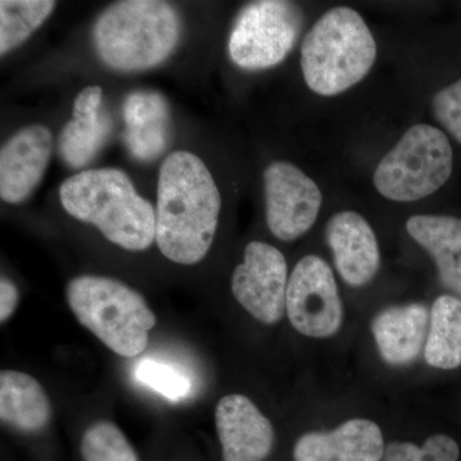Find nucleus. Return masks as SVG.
<instances>
[{
    "mask_svg": "<svg viewBox=\"0 0 461 461\" xmlns=\"http://www.w3.org/2000/svg\"><path fill=\"white\" fill-rule=\"evenodd\" d=\"M156 242L173 263L202 262L213 245L220 221V190L205 163L190 151H173L160 167Z\"/></svg>",
    "mask_w": 461,
    "mask_h": 461,
    "instance_id": "1",
    "label": "nucleus"
},
{
    "mask_svg": "<svg viewBox=\"0 0 461 461\" xmlns=\"http://www.w3.org/2000/svg\"><path fill=\"white\" fill-rule=\"evenodd\" d=\"M59 199L67 213L93 224L117 247L142 251L156 241V211L122 169L76 173L60 185Z\"/></svg>",
    "mask_w": 461,
    "mask_h": 461,
    "instance_id": "2",
    "label": "nucleus"
},
{
    "mask_svg": "<svg viewBox=\"0 0 461 461\" xmlns=\"http://www.w3.org/2000/svg\"><path fill=\"white\" fill-rule=\"evenodd\" d=\"M180 32V18L168 3L126 0L100 14L93 41L109 68L139 72L165 62L177 47Z\"/></svg>",
    "mask_w": 461,
    "mask_h": 461,
    "instance_id": "3",
    "label": "nucleus"
},
{
    "mask_svg": "<svg viewBox=\"0 0 461 461\" xmlns=\"http://www.w3.org/2000/svg\"><path fill=\"white\" fill-rule=\"evenodd\" d=\"M375 58L377 44L363 17L353 8L336 7L306 33L300 65L309 89L335 96L359 84Z\"/></svg>",
    "mask_w": 461,
    "mask_h": 461,
    "instance_id": "4",
    "label": "nucleus"
},
{
    "mask_svg": "<svg viewBox=\"0 0 461 461\" xmlns=\"http://www.w3.org/2000/svg\"><path fill=\"white\" fill-rule=\"evenodd\" d=\"M66 299L81 326L123 357L144 353L157 317L140 293L122 281L80 276L68 282Z\"/></svg>",
    "mask_w": 461,
    "mask_h": 461,
    "instance_id": "5",
    "label": "nucleus"
},
{
    "mask_svg": "<svg viewBox=\"0 0 461 461\" xmlns=\"http://www.w3.org/2000/svg\"><path fill=\"white\" fill-rule=\"evenodd\" d=\"M454 154L447 136L430 124H415L375 168V189L393 202L432 195L450 178Z\"/></svg>",
    "mask_w": 461,
    "mask_h": 461,
    "instance_id": "6",
    "label": "nucleus"
},
{
    "mask_svg": "<svg viewBox=\"0 0 461 461\" xmlns=\"http://www.w3.org/2000/svg\"><path fill=\"white\" fill-rule=\"evenodd\" d=\"M304 16L295 3L260 0L241 9L229 39L230 59L245 71L280 65L295 47Z\"/></svg>",
    "mask_w": 461,
    "mask_h": 461,
    "instance_id": "7",
    "label": "nucleus"
},
{
    "mask_svg": "<svg viewBox=\"0 0 461 461\" xmlns=\"http://www.w3.org/2000/svg\"><path fill=\"white\" fill-rule=\"evenodd\" d=\"M286 313L294 329L308 338L326 339L338 333L344 309L329 264L306 256L288 278Z\"/></svg>",
    "mask_w": 461,
    "mask_h": 461,
    "instance_id": "8",
    "label": "nucleus"
},
{
    "mask_svg": "<svg viewBox=\"0 0 461 461\" xmlns=\"http://www.w3.org/2000/svg\"><path fill=\"white\" fill-rule=\"evenodd\" d=\"M267 224L282 241H294L313 227L320 214L318 185L293 163L276 160L263 175Z\"/></svg>",
    "mask_w": 461,
    "mask_h": 461,
    "instance_id": "9",
    "label": "nucleus"
},
{
    "mask_svg": "<svg viewBox=\"0 0 461 461\" xmlns=\"http://www.w3.org/2000/svg\"><path fill=\"white\" fill-rule=\"evenodd\" d=\"M288 278L284 254L266 242L251 241L244 262L233 271L230 288L249 314L260 323L276 324L286 313Z\"/></svg>",
    "mask_w": 461,
    "mask_h": 461,
    "instance_id": "10",
    "label": "nucleus"
},
{
    "mask_svg": "<svg viewBox=\"0 0 461 461\" xmlns=\"http://www.w3.org/2000/svg\"><path fill=\"white\" fill-rule=\"evenodd\" d=\"M215 429L223 461H266L275 446V429L249 397L232 393L215 408Z\"/></svg>",
    "mask_w": 461,
    "mask_h": 461,
    "instance_id": "11",
    "label": "nucleus"
},
{
    "mask_svg": "<svg viewBox=\"0 0 461 461\" xmlns=\"http://www.w3.org/2000/svg\"><path fill=\"white\" fill-rule=\"evenodd\" d=\"M53 150L48 127L32 124L14 133L0 150V198L8 204L25 202L41 184Z\"/></svg>",
    "mask_w": 461,
    "mask_h": 461,
    "instance_id": "12",
    "label": "nucleus"
},
{
    "mask_svg": "<svg viewBox=\"0 0 461 461\" xmlns=\"http://www.w3.org/2000/svg\"><path fill=\"white\" fill-rule=\"evenodd\" d=\"M326 238L336 268L346 284L362 287L375 278L381 254L377 238L366 218L357 212H339L327 223Z\"/></svg>",
    "mask_w": 461,
    "mask_h": 461,
    "instance_id": "13",
    "label": "nucleus"
},
{
    "mask_svg": "<svg viewBox=\"0 0 461 461\" xmlns=\"http://www.w3.org/2000/svg\"><path fill=\"white\" fill-rule=\"evenodd\" d=\"M384 435L368 420H350L330 432H311L300 437L294 461H382Z\"/></svg>",
    "mask_w": 461,
    "mask_h": 461,
    "instance_id": "14",
    "label": "nucleus"
},
{
    "mask_svg": "<svg viewBox=\"0 0 461 461\" xmlns=\"http://www.w3.org/2000/svg\"><path fill=\"white\" fill-rule=\"evenodd\" d=\"M103 90L87 86L76 96L74 117L58 139V151L71 168H83L104 147L112 131V121L102 107Z\"/></svg>",
    "mask_w": 461,
    "mask_h": 461,
    "instance_id": "15",
    "label": "nucleus"
},
{
    "mask_svg": "<svg viewBox=\"0 0 461 461\" xmlns=\"http://www.w3.org/2000/svg\"><path fill=\"white\" fill-rule=\"evenodd\" d=\"M430 313L426 305L390 306L372 321L379 354L390 366H409L426 346Z\"/></svg>",
    "mask_w": 461,
    "mask_h": 461,
    "instance_id": "16",
    "label": "nucleus"
},
{
    "mask_svg": "<svg viewBox=\"0 0 461 461\" xmlns=\"http://www.w3.org/2000/svg\"><path fill=\"white\" fill-rule=\"evenodd\" d=\"M124 141L132 157L154 160L168 142L169 109L166 99L151 91H138L123 104Z\"/></svg>",
    "mask_w": 461,
    "mask_h": 461,
    "instance_id": "17",
    "label": "nucleus"
},
{
    "mask_svg": "<svg viewBox=\"0 0 461 461\" xmlns=\"http://www.w3.org/2000/svg\"><path fill=\"white\" fill-rule=\"evenodd\" d=\"M406 230L435 259L442 284L461 296V220L451 215H414Z\"/></svg>",
    "mask_w": 461,
    "mask_h": 461,
    "instance_id": "18",
    "label": "nucleus"
},
{
    "mask_svg": "<svg viewBox=\"0 0 461 461\" xmlns=\"http://www.w3.org/2000/svg\"><path fill=\"white\" fill-rule=\"evenodd\" d=\"M0 420L23 433H39L51 420V403L32 375L18 371L0 373Z\"/></svg>",
    "mask_w": 461,
    "mask_h": 461,
    "instance_id": "19",
    "label": "nucleus"
},
{
    "mask_svg": "<svg viewBox=\"0 0 461 461\" xmlns=\"http://www.w3.org/2000/svg\"><path fill=\"white\" fill-rule=\"evenodd\" d=\"M424 357L433 368L445 371L461 366V300L457 297L442 295L433 303Z\"/></svg>",
    "mask_w": 461,
    "mask_h": 461,
    "instance_id": "20",
    "label": "nucleus"
},
{
    "mask_svg": "<svg viewBox=\"0 0 461 461\" xmlns=\"http://www.w3.org/2000/svg\"><path fill=\"white\" fill-rule=\"evenodd\" d=\"M56 2L50 0H2L0 2V53L20 47L50 16Z\"/></svg>",
    "mask_w": 461,
    "mask_h": 461,
    "instance_id": "21",
    "label": "nucleus"
},
{
    "mask_svg": "<svg viewBox=\"0 0 461 461\" xmlns=\"http://www.w3.org/2000/svg\"><path fill=\"white\" fill-rule=\"evenodd\" d=\"M80 450L84 461H139L120 427L107 420L96 421L85 430Z\"/></svg>",
    "mask_w": 461,
    "mask_h": 461,
    "instance_id": "22",
    "label": "nucleus"
},
{
    "mask_svg": "<svg viewBox=\"0 0 461 461\" xmlns=\"http://www.w3.org/2000/svg\"><path fill=\"white\" fill-rule=\"evenodd\" d=\"M135 377L140 384L173 402L187 399L193 391L190 378L180 369L153 359L138 363Z\"/></svg>",
    "mask_w": 461,
    "mask_h": 461,
    "instance_id": "23",
    "label": "nucleus"
},
{
    "mask_svg": "<svg viewBox=\"0 0 461 461\" xmlns=\"http://www.w3.org/2000/svg\"><path fill=\"white\" fill-rule=\"evenodd\" d=\"M459 446L451 437L435 435L423 446L411 442H391L384 448L382 461H457Z\"/></svg>",
    "mask_w": 461,
    "mask_h": 461,
    "instance_id": "24",
    "label": "nucleus"
},
{
    "mask_svg": "<svg viewBox=\"0 0 461 461\" xmlns=\"http://www.w3.org/2000/svg\"><path fill=\"white\" fill-rule=\"evenodd\" d=\"M432 112L437 122L461 144V78L436 94Z\"/></svg>",
    "mask_w": 461,
    "mask_h": 461,
    "instance_id": "25",
    "label": "nucleus"
},
{
    "mask_svg": "<svg viewBox=\"0 0 461 461\" xmlns=\"http://www.w3.org/2000/svg\"><path fill=\"white\" fill-rule=\"evenodd\" d=\"M18 305V290L16 285L9 278L0 280V321L5 323L14 315Z\"/></svg>",
    "mask_w": 461,
    "mask_h": 461,
    "instance_id": "26",
    "label": "nucleus"
}]
</instances>
